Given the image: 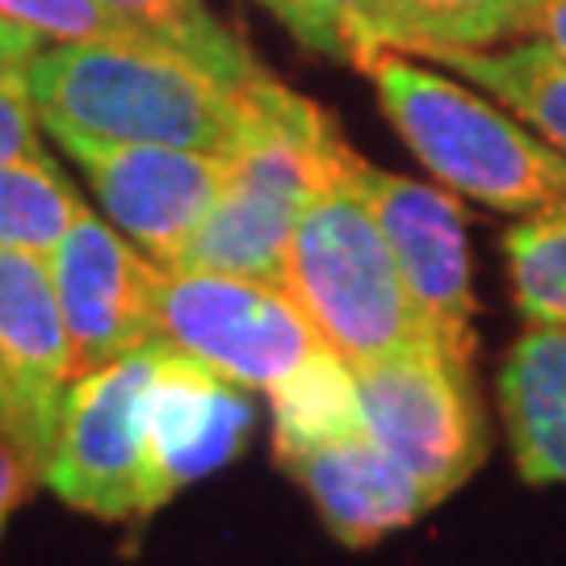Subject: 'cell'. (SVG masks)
Instances as JSON below:
<instances>
[{
    "label": "cell",
    "mask_w": 566,
    "mask_h": 566,
    "mask_svg": "<svg viewBox=\"0 0 566 566\" xmlns=\"http://www.w3.org/2000/svg\"><path fill=\"white\" fill-rule=\"evenodd\" d=\"M46 130L114 143H164L235 156L248 135V88L156 42H60L21 67Z\"/></svg>",
    "instance_id": "6da1fadb"
},
{
    "label": "cell",
    "mask_w": 566,
    "mask_h": 566,
    "mask_svg": "<svg viewBox=\"0 0 566 566\" xmlns=\"http://www.w3.org/2000/svg\"><path fill=\"white\" fill-rule=\"evenodd\" d=\"M248 135L227 156V185L168 269H206L282 285L285 248L344 135L315 102L273 81L248 84Z\"/></svg>",
    "instance_id": "7a4b0ae2"
},
{
    "label": "cell",
    "mask_w": 566,
    "mask_h": 566,
    "mask_svg": "<svg viewBox=\"0 0 566 566\" xmlns=\"http://www.w3.org/2000/svg\"><path fill=\"white\" fill-rule=\"evenodd\" d=\"M357 151L344 143L306 198L285 248L282 285L303 306L319 340L348 369L432 340L407 298L382 227L353 177Z\"/></svg>",
    "instance_id": "3957f363"
},
{
    "label": "cell",
    "mask_w": 566,
    "mask_h": 566,
    "mask_svg": "<svg viewBox=\"0 0 566 566\" xmlns=\"http://www.w3.org/2000/svg\"><path fill=\"white\" fill-rule=\"evenodd\" d=\"M361 72L416 160L446 189L516 219L566 202V151L537 139L528 122L399 51H382Z\"/></svg>",
    "instance_id": "277c9868"
},
{
    "label": "cell",
    "mask_w": 566,
    "mask_h": 566,
    "mask_svg": "<svg viewBox=\"0 0 566 566\" xmlns=\"http://www.w3.org/2000/svg\"><path fill=\"white\" fill-rule=\"evenodd\" d=\"M160 353V340L143 344L67 386L42 483L84 516L143 521L164 507L147 424Z\"/></svg>",
    "instance_id": "5b68a950"
},
{
    "label": "cell",
    "mask_w": 566,
    "mask_h": 566,
    "mask_svg": "<svg viewBox=\"0 0 566 566\" xmlns=\"http://www.w3.org/2000/svg\"><path fill=\"white\" fill-rule=\"evenodd\" d=\"M369 437L424 486L432 507L465 486L486 458V420L474 369L420 340L353 369Z\"/></svg>",
    "instance_id": "8992f818"
},
{
    "label": "cell",
    "mask_w": 566,
    "mask_h": 566,
    "mask_svg": "<svg viewBox=\"0 0 566 566\" xmlns=\"http://www.w3.org/2000/svg\"><path fill=\"white\" fill-rule=\"evenodd\" d=\"M156 340L243 390H273L327 348L285 285L168 264L156 282Z\"/></svg>",
    "instance_id": "52a82bcc"
},
{
    "label": "cell",
    "mask_w": 566,
    "mask_h": 566,
    "mask_svg": "<svg viewBox=\"0 0 566 566\" xmlns=\"http://www.w3.org/2000/svg\"><path fill=\"white\" fill-rule=\"evenodd\" d=\"M353 177L382 227L407 298L432 344H441L449 357L474 365V290L458 198L437 185L382 172L361 156L353 160Z\"/></svg>",
    "instance_id": "ba28073f"
},
{
    "label": "cell",
    "mask_w": 566,
    "mask_h": 566,
    "mask_svg": "<svg viewBox=\"0 0 566 566\" xmlns=\"http://www.w3.org/2000/svg\"><path fill=\"white\" fill-rule=\"evenodd\" d=\"M51 135L93 185L109 223L156 264L177 261L185 240L227 185V156L164 143L93 139L81 130Z\"/></svg>",
    "instance_id": "9c48e42d"
},
{
    "label": "cell",
    "mask_w": 566,
    "mask_h": 566,
    "mask_svg": "<svg viewBox=\"0 0 566 566\" xmlns=\"http://www.w3.org/2000/svg\"><path fill=\"white\" fill-rule=\"evenodd\" d=\"M0 432L42 483L67 386L76 382V357L46 256L21 248H0Z\"/></svg>",
    "instance_id": "30bf717a"
},
{
    "label": "cell",
    "mask_w": 566,
    "mask_h": 566,
    "mask_svg": "<svg viewBox=\"0 0 566 566\" xmlns=\"http://www.w3.org/2000/svg\"><path fill=\"white\" fill-rule=\"evenodd\" d=\"M46 269L72 336L76 374L156 344L160 264L88 206L46 252Z\"/></svg>",
    "instance_id": "8fae6325"
},
{
    "label": "cell",
    "mask_w": 566,
    "mask_h": 566,
    "mask_svg": "<svg viewBox=\"0 0 566 566\" xmlns=\"http://www.w3.org/2000/svg\"><path fill=\"white\" fill-rule=\"evenodd\" d=\"M273 449L285 474L315 504L324 528L348 549L378 546L382 537L432 512L424 486L369 437L365 424Z\"/></svg>",
    "instance_id": "7c38bea8"
},
{
    "label": "cell",
    "mask_w": 566,
    "mask_h": 566,
    "mask_svg": "<svg viewBox=\"0 0 566 566\" xmlns=\"http://www.w3.org/2000/svg\"><path fill=\"white\" fill-rule=\"evenodd\" d=\"M147 424H151L156 486L168 504L181 486L223 470L240 453L252 424V407L243 399V386L227 382L210 365L164 344Z\"/></svg>",
    "instance_id": "4fadbf2b"
},
{
    "label": "cell",
    "mask_w": 566,
    "mask_h": 566,
    "mask_svg": "<svg viewBox=\"0 0 566 566\" xmlns=\"http://www.w3.org/2000/svg\"><path fill=\"white\" fill-rule=\"evenodd\" d=\"M512 462L528 486H566V324H528L500 365Z\"/></svg>",
    "instance_id": "5bb4252c"
},
{
    "label": "cell",
    "mask_w": 566,
    "mask_h": 566,
    "mask_svg": "<svg viewBox=\"0 0 566 566\" xmlns=\"http://www.w3.org/2000/svg\"><path fill=\"white\" fill-rule=\"evenodd\" d=\"M432 63H446L474 81L495 102H504L546 143L566 151V60L549 42H512L486 51H441Z\"/></svg>",
    "instance_id": "9a60e30c"
},
{
    "label": "cell",
    "mask_w": 566,
    "mask_h": 566,
    "mask_svg": "<svg viewBox=\"0 0 566 566\" xmlns=\"http://www.w3.org/2000/svg\"><path fill=\"white\" fill-rule=\"evenodd\" d=\"M102 4L118 13L130 30H139L147 42L202 63L206 72H214L231 88H248L256 76H264L248 42L235 30H227L202 0H102Z\"/></svg>",
    "instance_id": "2e32d148"
},
{
    "label": "cell",
    "mask_w": 566,
    "mask_h": 566,
    "mask_svg": "<svg viewBox=\"0 0 566 566\" xmlns=\"http://www.w3.org/2000/svg\"><path fill=\"white\" fill-rule=\"evenodd\" d=\"M81 206L51 156L0 164V248L46 256L81 214Z\"/></svg>",
    "instance_id": "e0dca14e"
},
{
    "label": "cell",
    "mask_w": 566,
    "mask_h": 566,
    "mask_svg": "<svg viewBox=\"0 0 566 566\" xmlns=\"http://www.w3.org/2000/svg\"><path fill=\"white\" fill-rule=\"evenodd\" d=\"M507 290L525 324H566V202L516 219L504 235Z\"/></svg>",
    "instance_id": "ac0fdd59"
},
{
    "label": "cell",
    "mask_w": 566,
    "mask_h": 566,
    "mask_svg": "<svg viewBox=\"0 0 566 566\" xmlns=\"http://www.w3.org/2000/svg\"><path fill=\"white\" fill-rule=\"evenodd\" d=\"M416 25V55L432 60L441 51H486L504 39L537 30L542 0H403Z\"/></svg>",
    "instance_id": "d6986e66"
},
{
    "label": "cell",
    "mask_w": 566,
    "mask_h": 566,
    "mask_svg": "<svg viewBox=\"0 0 566 566\" xmlns=\"http://www.w3.org/2000/svg\"><path fill=\"white\" fill-rule=\"evenodd\" d=\"M311 9L336 25L357 67L374 63L382 51L416 55V25L403 0H311Z\"/></svg>",
    "instance_id": "ffe728a7"
},
{
    "label": "cell",
    "mask_w": 566,
    "mask_h": 566,
    "mask_svg": "<svg viewBox=\"0 0 566 566\" xmlns=\"http://www.w3.org/2000/svg\"><path fill=\"white\" fill-rule=\"evenodd\" d=\"M0 18L55 42H147L102 0H0Z\"/></svg>",
    "instance_id": "44dd1931"
},
{
    "label": "cell",
    "mask_w": 566,
    "mask_h": 566,
    "mask_svg": "<svg viewBox=\"0 0 566 566\" xmlns=\"http://www.w3.org/2000/svg\"><path fill=\"white\" fill-rule=\"evenodd\" d=\"M46 156L39 139V109L25 93V81L0 84V164Z\"/></svg>",
    "instance_id": "7402d4cb"
},
{
    "label": "cell",
    "mask_w": 566,
    "mask_h": 566,
    "mask_svg": "<svg viewBox=\"0 0 566 566\" xmlns=\"http://www.w3.org/2000/svg\"><path fill=\"white\" fill-rule=\"evenodd\" d=\"M256 4H264V9L282 21L294 39L306 42L311 51L332 55V60H344V55H348V46H344V39L336 34V25H327V21L311 9V0H256Z\"/></svg>",
    "instance_id": "603a6c76"
},
{
    "label": "cell",
    "mask_w": 566,
    "mask_h": 566,
    "mask_svg": "<svg viewBox=\"0 0 566 566\" xmlns=\"http://www.w3.org/2000/svg\"><path fill=\"white\" fill-rule=\"evenodd\" d=\"M30 486H34L30 465H25V458L18 453V446L0 432V533L9 525V516L21 507V500L30 495Z\"/></svg>",
    "instance_id": "cb8c5ba5"
},
{
    "label": "cell",
    "mask_w": 566,
    "mask_h": 566,
    "mask_svg": "<svg viewBox=\"0 0 566 566\" xmlns=\"http://www.w3.org/2000/svg\"><path fill=\"white\" fill-rule=\"evenodd\" d=\"M42 51V34H34V30H21V25H13V21L0 18V60L9 63H25L34 60Z\"/></svg>",
    "instance_id": "d4e9b609"
},
{
    "label": "cell",
    "mask_w": 566,
    "mask_h": 566,
    "mask_svg": "<svg viewBox=\"0 0 566 566\" xmlns=\"http://www.w3.org/2000/svg\"><path fill=\"white\" fill-rule=\"evenodd\" d=\"M533 34L542 42H549L566 60V0H542V9H537V30H533Z\"/></svg>",
    "instance_id": "484cf974"
},
{
    "label": "cell",
    "mask_w": 566,
    "mask_h": 566,
    "mask_svg": "<svg viewBox=\"0 0 566 566\" xmlns=\"http://www.w3.org/2000/svg\"><path fill=\"white\" fill-rule=\"evenodd\" d=\"M9 81H21V63L0 60V84H9Z\"/></svg>",
    "instance_id": "4316f807"
},
{
    "label": "cell",
    "mask_w": 566,
    "mask_h": 566,
    "mask_svg": "<svg viewBox=\"0 0 566 566\" xmlns=\"http://www.w3.org/2000/svg\"><path fill=\"white\" fill-rule=\"evenodd\" d=\"M0 416H4V382H0Z\"/></svg>",
    "instance_id": "83f0119b"
}]
</instances>
